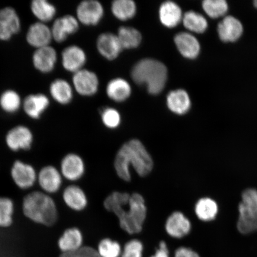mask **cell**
I'll list each match as a JSON object with an SVG mask.
<instances>
[{
  "label": "cell",
  "instance_id": "cell-12",
  "mask_svg": "<svg viewBox=\"0 0 257 257\" xmlns=\"http://www.w3.org/2000/svg\"><path fill=\"white\" fill-rule=\"evenodd\" d=\"M72 82L74 88L80 95L92 96L98 91V77L88 70L82 69L74 73Z\"/></svg>",
  "mask_w": 257,
  "mask_h": 257
},
{
  "label": "cell",
  "instance_id": "cell-42",
  "mask_svg": "<svg viewBox=\"0 0 257 257\" xmlns=\"http://www.w3.org/2000/svg\"><path fill=\"white\" fill-rule=\"evenodd\" d=\"M59 257H73L72 253H62Z\"/></svg>",
  "mask_w": 257,
  "mask_h": 257
},
{
  "label": "cell",
  "instance_id": "cell-26",
  "mask_svg": "<svg viewBox=\"0 0 257 257\" xmlns=\"http://www.w3.org/2000/svg\"><path fill=\"white\" fill-rule=\"evenodd\" d=\"M50 93L54 100L60 104H68L73 99L72 86L66 80L63 79H57L51 82L50 85Z\"/></svg>",
  "mask_w": 257,
  "mask_h": 257
},
{
  "label": "cell",
  "instance_id": "cell-15",
  "mask_svg": "<svg viewBox=\"0 0 257 257\" xmlns=\"http://www.w3.org/2000/svg\"><path fill=\"white\" fill-rule=\"evenodd\" d=\"M243 32L242 23L233 16H226L217 26V33L221 41L233 43L239 39Z\"/></svg>",
  "mask_w": 257,
  "mask_h": 257
},
{
  "label": "cell",
  "instance_id": "cell-4",
  "mask_svg": "<svg viewBox=\"0 0 257 257\" xmlns=\"http://www.w3.org/2000/svg\"><path fill=\"white\" fill-rule=\"evenodd\" d=\"M131 77L137 84L146 85L150 94L157 95L165 88L168 71L165 64L160 61L144 59L134 66Z\"/></svg>",
  "mask_w": 257,
  "mask_h": 257
},
{
  "label": "cell",
  "instance_id": "cell-20",
  "mask_svg": "<svg viewBox=\"0 0 257 257\" xmlns=\"http://www.w3.org/2000/svg\"><path fill=\"white\" fill-rule=\"evenodd\" d=\"M86 62L85 51L81 48L71 46L64 48L62 53V62L64 69L75 73L82 70Z\"/></svg>",
  "mask_w": 257,
  "mask_h": 257
},
{
  "label": "cell",
  "instance_id": "cell-17",
  "mask_svg": "<svg viewBox=\"0 0 257 257\" xmlns=\"http://www.w3.org/2000/svg\"><path fill=\"white\" fill-rule=\"evenodd\" d=\"M57 61V51L51 46L35 49L32 56V63L35 68L42 73L52 72Z\"/></svg>",
  "mask_w": 257,
  "mask_h": 257
},
{
  "label": "cell",
  "instance_id": "cell-31",
  "mask_svg": "<svg viewBox=\"0 0 257 257\" xmlns=\"http://www.w3.org/2000/svg\"><path fill=\"white\" fill-rule=\"evenodd\" d=\"M218 208L216 202L210 198L199 200L195 205V212L199 219L210 221L217 216Z\"/></svg>",
  "mask_w": 257,
  "mask_h": 257
},
{
  "label": "cell",
  "instance_id": "cell-1",
  "mask_svg": "<svg viewBox=\"0 0 257 257\" xmlns=\"http://www.w3.org/2000/svg\"><path fill=\"white\" fill-rule=\"evenodd\" d=\"M104 206L116 216L121 229L125 232L133 235L142 232L147 208L139 193L112 192L105 199Z\"/></svg>",
  "mask_w": 257,
  "mask_h": 257
},
{
  "label": "cell",
  "instance_id": "cell-43",
  "mask_svg": "<svg viewBox=\"0 0 257 257\" xmlns=\"http://www.w3.org/2000/svg\"><path fill=\"white\" fill-rule=\"evenodd\" d=\"M253 6H254V7L257 9V0H255V1L253 2Z\"/></svg>",
  "mask_w": 257,
  "mask_h": 257
},
{
  "label": "cell",
  "instance_id": "cell-41",
  "mask_svg": "<svg viewBox=\"0 0 257 257\" xmlns=\"http://www.w3.org/2000/svg\"><path fill=\"white\" fill-rule=\"evenodd\" d=\"M173 257H200L197 252L188 247L181 246L175 250Z\"/></svg>",
  "mask_w": 257,
  "mask_h": 257
},
{
  "label": "cell",
  "instance_id": "cell-16",
  "mask_svg": "<svg viewBox=\"0 0 257 257\" xmlns=\"http://www.w3.org/2000/svg\"><path fill=\"white\" fill-rule=\"evenodd\" d=\"M191 223L182 212L175 211L170 215L165 223L166 233L174 239H182L190 233Z\"/></svg>",
  "mask_w": 257,
  "mask_h": 257
},
{
  "label": "cell",
  "instance_id": "cell-9",
  "mask_svg": "<svg viewBox=\"0 0 257 257\" xmlns=\"http://www.w3.org/2000/svg\"><path fill=\"white\" fill-rule=\"evenodd\" d=\"M21 30V21L14 8L0 9V41H8Z\"/></svg>",
  "mask_w": 257,
  "mask_h": 257
},
{
  "label": "cell",
  "instance_id": "cell-8",
  "mask_svg": "<svg viewBox=\"0 0 257 257\" xmlns=\"http://www.w3.org/2000/svg\"><path fill=\"white\" fill-rule=\"evenodd\" d=\"M63 178L60 170L52 165L42 168L38 173L37 184L41 191L48 195L59 192L63 185Z\"/></svg>",
  "mask_w": 257,
  "mask_h": 257
},
{
  "label": "cell",
  "instance_id": "cell-22",
  "mask_svg": "<svg viewBox=\"0 0 257 257\" xmlns=\"http://www.w3.org/2000/svg\"><path fill=\"white\" fill-rule=\"evenodd\" d=\"M62 198L66 206L73 211H81L88 205L85 192L78 185H70L64 188Z\"/></svg>",
  "mask_w": 257,
  "mask_h": 257
},
{
  "label": "cell",
  "instance_id": "cell-24",
  "mask_svg": "<svg viewBox=\"0 0 257 257\" xmlns=\"http://www.w3.org/2000/svg\"><path fill=\"white\" fill-rule=\"evenodd\" d=\"M167 105L173 113L185 114L191 107L190 96L184 89L174 90L170 91L167 96Z\"/></svg>",
  "mask_w": 257,
  "mask_h": 257
},
{
  "label": "cell",
  "instance_id": "cell-3",
  "mask_svg": "<svg viewBox=\"0 0 257 257\" xmlns=\"http://www.w3.org/2000/svg\"><path fill=\"white\" fill-rule=\"evenodd\" d=\"M25 216L35 223L51 226L58 218V210L55 201L51 195L41 191L29 193L22 204Z\"/></svg>",
  "mask_w": 257,
  "mask_h": 257
},
{
  "label": "cell",
  "instance_id": "cell-36",
  "mask_svg": "<svg viewBox=\"0 0 257 257\" xmlns=\"http://www.w3.org/2000/svg\"><path fill=\"white\" fill-rule=\"evenodd\" d=\"M96 249L101 257H120L122 252L120 242L109 237L99 241Z\"/></svg>",
  "mask_w": 257,
  "mask_h": 257
},
{
  "label": "cell",
  "instance_id": "cell-10",
  "mask_svg": "<svg viewBox=\"0 0 257 257\" xmlns=\"http://www.w3.org/2000/svg\"><path fill=\"white\" fill-rule=\"evenodd\" d=\"M59 170L63 178L67 181H78L85 172L84 161L78 154H67L61 161Z\"/></svg>",
  "mask_w": 257,
  "mask_h": 257
},
{
  "label": "cell",
  "instance_id": "cell-5",
  "mask_svg": "<svg viewBox=\"0 0 257 257\" xmlns=\"http://www.w3.org/2000/svg\"><path fill=\"white\" fill-rule=\"evenodd\" d=\"M237 229L241 233L249 234L257 231V190L250 188L243 192L239 205Z\"/></svg>",
  "mask_w": 257,
  "mask_h": 257
},
{
  "label": "cell",
  "instance_id": "cell-30",
  "mask_svg": "<svg viewBox=\"0 0 257 257\" xmlns=\"http://www.w3.org/2000/svg\"><path fill=\"white\" fill-rule=\"evenodd\" d=\"M184 27L194 33L202 34L207 30L208 22L204 16L194 11H188L183 15Z\"/></svg>",
  "mask_w": 257,
  "mask_h": 257
},
{
  "label": "cell",
  "instance_id": "cell-39",
  "mask_svg": "<svg viewBox=\"0 0 257 257\" xmlns=\"http://www.w3.org/2000/svg\"><path fill=\"white\" fill-rule=\"evenodd\" d=\"M73 257H101L94 246L83 245L75 252H72Z\"/></svg>",
  "mask_w": 257,
  "mask_h": 257
},
{
  "label": "cell",
  "instance_id": "cell-28",
  "mask_svg": "<svg viewBox=\"0 0 257 257\" xmlns=\"http://www.w3.org/2000/svg\"><path fill=\"white\" fill-rule=\"evenodd\" d=\"M31 11L38 22L46 24L52 21L57 14L55 6L47 0H34L31 2Z\"/></svg>",
  "mask_w": 257,
  "mask_h": 257
},
{
  "label": "cell",
  "instance_id": "cell-40",
  "mask_svg": "<svg viewBox=\"0 0 257 257\" xmlns=\"http://www.w3.org/2000/svg\"><path fill=\"white\" fill-rule=\"evenodd\" d=\"M148 257H170L168 243L165 240H160L153 253Z\"/></svg>",
  "mask_w": 257,
  "mask_h": 257
},
{
  "label": "cell",
  "instance_id": "cell-23",
  "mask_svg": "<svg viewBox=\"0 0 257 257\" xmlns=\"http://www.w3.org/2000/svg\"><path fill=\"white\" fill-rule=\"evenodd\" d=\"M83 236L81 230L77 227H70L58 240V246L62 253L76 251L83 246Z\"/></svg>",
  "mask_w": 257,
  "mask_h": 257
},
{
  "label": "cell",
  "instance_id": "cell-2",
  "mask_svg": "<svg viewBox=\"0 0 257 257\" xmlns=\"http://www.w3.org/2000/svg\"><path fill=\"white\" fill-rule=\"evenodd\" d=\"M114 166L118 178L130 182L131 167L138 175L146 177L152 172L154 162L143 143L133 139L122 145L115 155Z\"/></svg>",
  "mask_w": 257,
  "mask_h": 257
},
{
  "label": "cell",
  "instance_id": "cell-29",
  "mask_svg": "<svg viewBox=\"0 0 257 257\" xmlns=\"http://www.w3.org/2000/svg\"><path fill=\"white\" fill-rule=\"evenodd\" d=\"M117 36L123 49L136 48L142 41L141 32L134 28L120 27L118 29Z\"/></svg>",
  "mask_w": 257,
  "mask_h": 257
},
{
  "label": "cell",
  "instance_id": "cell-11",
  "mask_svg": "<svg viewBox=\"0 0 257 257\" xmlns=\"http://www.w3.org/2000/svg\"><path fill=\"white\" fill-rule=\"evenodd\" d=\"M104 15V9L95 0H86L80 3L76 10L77 19L85 25H96Z\"/></svg>",
  "mask_w": 257,
  "mask_h": 257
},
{
  "label": "cell",
  "instance_id": "cell-13",
  "mask_svg": "<svg viewBox=\"0 0 257 257\" xmlns=\"http://www.w3.org/2000/svg\"><path fill=\"white\" fill-rule=\"evenodd\" d=\"M26 40L30 46L35 49L50 46L51 41L53 40L51 28L46 24L35 22L28 28Z\"/></svg>",
  "mask_w": 257,
  "mask_h": 257
},
{
  "label": "cell",
  "instance_id": "cell-14",
  "mask_svg": "<svg viewBox=\"0 0 257 257\" xmlns=\"http://www.w3.org/2000/svg\"><path fill=\"white\" fill-rule=\"evenodd\" d=\"M79 28V21L73 16L66 15L57 18L51 28L53 39L57 43H63L69 35L75 34Z\"/></svg>",
  "mask_w": 257,
  "mask_h": 257
},
{
  "label": "cell",
  "instance_id": "cell-21",
  "mask_svg": "<svg viewBox=\"0 0 257 257\" xmlns=\"http://www.w3.org/2000/svg\"><path fill=\"white\" fill-rule=\"evenodd\" d=\"M96 46L99 53L109 60L116 59L123 50L117 35L112 33H104L99 35Z\"/></svg>",
  "mask_w": 257,
  "mask_h": 257
},
{
  "label": "cell",
  "instance_id": "cell-35",
  "mask_svg": "<svg viewBox=\"0 0 257 257\" xmlns=\"http://www.w3.org/2000/svg\"><path fill=\"white\" fill-rule=\"evenodd\" d=\"M202 7L209 17L217 19L226 15L229 6L225 0H204Z\"/></svg>",
  "mask_w": 257,
  "mask_h": 257
},
{
  "label": "cell",
  "instance_id": "cell-19",
  "mask_svg": "<svg viewBox=\"0 0 257 257\" xmlns=\"http://www.w3.org/2000/svg\"><path fill=\"white\" fill-rule=\"evenodd\" d=\"M174 42L179 52L186 59H195L200 53V42L189 32H179L176 35Z\"/></svg>",
  "mask_w": 257,
  "mask_h": 257
},
{
  "label": "cell",
  "instance_id": "cell-25",
  "mask_svg": "<svg viewBox=\"0 0 257 257\" xmlns=\"http://www.w3.org/2000/svg\"><path fill=\"white\" fill-rule=\"evenodd\" d=\"M182 9L176 3L168 1L162 3L159 9L161 23L166 28H175L182 21Z\"/></svg>",
  "mask_w": 257,
  "mask_h": 257
},
{
  "label": "cell",
  "instance_id": "cell-18",
  "mask_svg": "<svg viewBox=\"0 0 257 257\" xmlns=\"http://www.w3.org/2000/svg\"><path fill=\"white\" fill-rule=\"evenodd\" d=\"M50 105L49 98L46 95L38 93L28 95L22 103L25 114L32 119L38 120L46 111Z\"/></svg>",
  "mask_w": 257,
  "mask_h": 257
},
{
  "label": "cell",
  "instance_id": "cell-7",
  "mask_svg": "<svg viewBox=\"0 0 257 257\" xmlns=\"http://www.w3.org/2000/svg\"><path fill=\"white\" fill-rule=\"evenodd\" d=\"M34 137L32 131L25 125H18L8 131L5 137L6 146L13 152L30 150Z\"/></svg>",
  "mask_w": 257,
  "mask_h": 257
},
{
  "label": "cell",
  "instance_id": "cell-32",
  "mask_svg": "<svg viewBox=\"0 0 257 257\" xmlns=\"http://www.w3.org/2000/svg\"><path fill=\"white\" fill-rule=\"evenodd\" d=\"M111 11L118 20L126 21L136 15L137 6L133 0H115L112 3Z\"/></svg>",
  "mask_w": 257,
  "mask_h": 257
},
{
  "label": "cell",
  "instance_id": "cell-6",
  "mask_svg": "<svg viewBox=\"0 0 257 257\" xmlns=\"http://www.w3.org/2000/svg\"><path fill=\"white\" fill-rule=\"evenodd\" d=\"M11 176L15 185L21 190H30L37 183L38 173L34 167L21 160L13 163Z\"/></svg>",
  "mask_w": 257,
  "mask_h": 257
},
{
  "label": "cell",
  "instance_id": "cell-38",
  "mask_svg": "<svg viewBox=\"0 0 257 257\" xmlns=\"http://www.w3.org/2000/svg\"><path fill=\"white\" fill-rule=\"evenodd\" d=\"M101 118L103 124L109 128H117L121 123L119 112L114 108H105L102 112Z\"/></svg>",
  "mask_w": 257,
  "mask_h": 257
},
{
  "label": "cell",
  "instance_id": "cell-27",
  "mask_svg": "<svg viewBox=\"0 0 257 257\" xmlns=\"http://www.w3.org/2000/svg\"><path fill=\"white\" fill-rule=\"evenodd\" d=\"M132 89L130 83L122 78H115L108 82L106 92L109 98L116 102L126 100L131 96Z\"/></svg>",
  "mask_w": 257,
  "mask_h": 257
},
{
  "label": "cell",
  "instance_id": "cell-33",
  "mask_svg": "<svg viewBox=\"0 0 257 257\" xmlns=\"http://www.w3.org/2000/svg\"><path fill=\"white\" fill-rule=\"evenodd\" d=\"M21 95L15 90H6L0 95V108L8 114L17 112L22 105Z\"/></svg>",
  "mask_w": 257,
  "mask_h": 257
},
{
  "label": "cell",
  "instance_id": "cell-34",
  "mask_svg": "<svg viewBox=\"0 0 257 257\" xmlns=\"http://www.w3.org/2000/svg\"><path fill=\"white\" fill-rule=\"evenodd\" d=\"M14 201L7 197L0 196V228L11 226L14 220Z\"/></svg>",
  "mask_w": 257,
  "mask_h": 257
},
{
  "label": "cell",
  "instance_id": "cell-37",
  "mask_svg": "<svg viewBox=\"0 0 257 257\" xmlns=\"http://www.w3.org/2000/svg\"><path fill=\"white\" fill-rule=\"evenodd\" d=\"M144 249L142 241L137 239L130 240L122 247L120 257H144Z\"/></svg>",
  "mask_w": 257,
  "mask_h": 257
}]
</instances>
